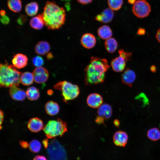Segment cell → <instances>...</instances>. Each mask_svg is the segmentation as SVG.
Wrapping results in <instances>:
<instances>
[{"mask_svg": "<svg viewBox=\"0 0 160 160\" xmlns=\"http://www.w3.org/2000/svg\"><path fill=\"white\" fill-rule=\"evenodd\" d=\"M54 88L61 91L65 102L75 99L78 97L80 92L77 85L66 81H59L54 86Z\"/></svg>", "mask_w": 160, "mask_h": 160, "instance_id": "cell-5", "label": "cell"}, {"mask_svg": "<svg viewBox=\"0 0 160 160\" xmlns=\"http://www.w3.org/2000/svg\"><path fill=\"white\" fill-rule=\"evenodd\" d=\"M150 70L151 72L154 73L156 72V68L155 65H153L151 66Z\"/></svg>", "mask_w": 160, "mask_h": 160, "instance_id": "cell-43", "label": "cell"}, {"mask_svg": "<svg viewBox=\"0 0 160 160\" xmlns=\"http://www.w3.org/2000/svg\"><path fill=\"white\" fill-rule=\"evenodd\" d=\"M50 50L49 43L45 41L38 42L36 45L35 50L36 54L40 55H44L47 53Z\"/></svg>", "mask_w": 160, "mask_h": 160, "instance_id": "cell-19", "label": "cell"}, {"mask_svg": "<svg viewBox=\"0 0 160 160\" xmlns=\"http://www.w3.org/2000/svg\"><path fill=\"white\" fill-rule=\"evenodd\" d=\"M156 37L157 41L160 43V28L157 31Z\"/></svg>", "mask_w": 160, "mask_h": 160, "instance_id": "cell-41", "label": "cell"}, {"mask_svg": "<svg viewBox=\"0 0 160 160\" xmlns=\"http://www.w3.org/2000/svg\"><path fill=\"white\" fill-rule=\"evenodd\" d=\"M105 119L99 116L97 117L95 119L96 123L99 124H104Z\"/></svg>", "mask_w": 160, "mask_h": 160, "instance_id": "cell-35", "label": "cell"}, {"mask_svg": "<svg viewBox=\"0 0 160 160\" xmlns=\"http://www.w3.org/2000/svg\"><path fill=\"white\" fill-rule=\"evenodd\" d=\"M20 144L21 147L24 148H26L29 147V144L26 141H21L20 142Z\"/></svg>", "mask_w": 160, "mask_h": 160, "instance_id": "cell-36", "label": "cell"}, {"mask_svg": "<svg viewBox=\"0 0 160 160\" xmlns=\"http://www.w3.org/2000/svg\"></svg>", "mask_w": 160, "mask_h": 160, "instance_id": "cell-47", "label": "cell"}, {"mask_svg": "<svg viewBox=\"0 0 160 160\" xmlns=\"http://www.w3.org/2000/svg\"><path fill=\"white\" fill-rule=\"evenodd\" d=\"M112 31L109 26L107 25H103L100 27L97 30V33L100 38L106 40L112 36Z\"/></svg>", "mask_w": 160, "mask_h": 160, "instance_id": "cell-21", "label": "cell"}, {"mask_svg": "<svg viewBox=\"0 0 160 160\" xmlns=\"http://www.w3.org/2000/svg\"><path fill=\"white\" fill-rule=\"evenodd\" d=\"M30 24L34 29L37 30L42 29L44 25L42 14L32 18L30 20Z\"/></svg>", "mask_w": 160, "mask_h": 160, "instance_id": "cell-22", "label": "cell"}, {"mask_svg": "<svg viewBox=\"0 0 160 160\" xmlns=\"http://www.w3.org/2000/svg\"><path fill=\"white\" fill-rule=\"evenodd\" d=\"M47 148L49 160H67L65 149L55 138L49 143Z\"/></svg>", "mask_w": 160, "mask_h": 160, "instance_id": "cell-6", "label": "cell"}, {"mask_svg": "<svg viewBox=\"0 0 160 160\" xmlns=\"http://www.w3.org/2000/svg\"><path fill=\"white\" fill-rule=\"evenodd\" d=\"M26 93L27 98L31 101L37 100L40 96L39 89L33 86L28 87L26 90Z\"/></svg>", "mask_w": 160, "mask_h": 160, "instance_id": "cell-24", "label": "cell"}, {"mask_svg": "<svg viewBox=\"0 0 160 160\" xmlns=\"http://www.w3.org/2000/svg\"><path fill=\"white\" fill-rule=\"evenodd\" d=\"M128 138L127 133L122 131H117L113 136V142L117 146L124 147L127 143Z\"/></svg>", "mask_w": 160, "mask_h": 160, "instance_id": "cell-9", "label": "cell"}, {"mask_svg": "<svg viewBox=\"0 0 160 160\" xmlns=\"http://www.w3.org/2000/svg\"><path fill=\"white\" fill-rule=\"evenodd\" d=\"M43 130L47 138L51 139L57 136H62L67 130L65 122L60 119L51 120L44 126Z\"/></svg>", "mask_w": 160, "mask_h": 160, "instance_id": "cell-4", "label": "cell"}, {"mask_svg": "<svg viewBox=\"0 0 160 160\" xmlns=\"http://www.w3.org/2000/svg\"><path fill=\"white\" fill-rule=\"evenodd\" d=\"M33 160H47V159L43 156L37 155L34 158Z\"/></svg>", "mask_w": 160, "mask_h": 160, "instance_id": "cell-37", "label": "cell"}, {"mask_svg": "<svg viewBox=\"0 0 160 160\" xmlns=\"http://www.w3.org/2000/svg\"><path fill=\"white\" fill-rule=\"evenodd\" d=\"M1 21L3 24H7L9 21V18L6 15L1 16Z\"/></svg>", "mask_w": 160, "mask_h": 160, "instance_id": "cell-33", "label": "cell"}, {"mask_svg": "<svg viewBox=\"0 0 160 160\" xmlns=\"http://www.w3.org/2000/svg\"><path fill=\"white\" fill-rule=\"evenodd\" d=\"M42 143L45 148H47L49 143H48V138H47L43 140L42 141Z\"/></svg>", "mask_w": 160, "mask_h": 160, "instance_id": "cell-40", "label": "cell"}, {"mask_svg": "<svg viewBox=\"0 0 160 160\" xmlns=\"http://www.w3.org/2000/svg\"><path fill=\"white\" fill-rule=\"evenodd\" d=\"M22 73L13 65H9L6 62L0 65V83L1 87H10L18 86L20 82Z\"/></svg>", "mask_w": 160, "mask_h": 160, "instance_id": "cell-3", "label": "cell"}, {"mask_svg": "<svg viewBox=\"0 0 160 160\" xmlns=\"http://www.w3.org/2000/svg\"><path fill=\"white\" fill-rule=\"evenodd\" d=\"M103 101V99L101 95L96 93L90 94L87 99L88 105L93 108H99L102 105Z\"/></svg>", "mask_w": 160, "mask_h": 160, "instance_id": "cell-10", "label": "cell"}, {"mask_svg": "<svg viewBox=\"0 0 160 160\" xmlns=\"http://www.w3.org/2000/svg\"><path fill=\"white\" fill-rule=\"evenodd\" d=\"M39 7L36 2H31L27 4L25 8L27 14L29 16H33L36 15L38 12Z\"/></svg>", "mask_w": 160, "mask_h": 160, "instance_id": "cell-26", "label": "cell"}, {"mask_svg": "<svg viewBox=\"0 0 160 160\" xmlns=\"http://www.w3.org/2000/svg\"><path fill=\"white\" fill-rule=\"evenodd\" d=\"M132 10L135 16L143 18L149 15L151 11V7L146 0H137L133 4Z\"/></svg>", "mask_w": 160, "mask_h": 160, "instance_id": "cell-7", "label": "cell"}, {"mask_svg": "<svg viewBox=\"0 0 160 160\" xmlns=\"http://www.w3.org/2000/svg\"><path fill=\"white\" fill-rule=\"evenodd\" d=\"M44 25L47 28L55 30L61 28L65 20L64 9L53 1H47L42 14Z\"/></svg>", "mask_w": 160, "mask_h": 160, "instance_id": "cell-2", "label": "cell"}, {"mask_svg": "<svg viewBox=\"0 0 160 160\" xmlns=\"http://www.w3.org/2000/svg\"><path fill=\"white\" fill-rule=\"evenodd\" d=\"M108 3L110 8L113 10L117 11L121 7L123 0H108Z\"/></svg>", "mask_w": 160, "mask_h": 160, "instance_id": "cell-30", "label": "cell"}, {"mask_svg": "<svg viewBox=\"0 0 160 160\" xmlns=\"http://www.w3.org/2000/svg\"><path fill=\"white\" fill-rule=\"evenodd\" d=\"M52 55L51 53H48L47 55V57L48 59L52 58Z\"/></svg>", "mask_w": 160, "mask_h": 160, "instance_id": "cell-45", "label": "cell"}, {"mask_svg": "<svg viewBox=\"0 0 160 160\" xmlns=\"http://www.w3.org/2000/svg\"><path fill=\"white\" fill-rule=\"evenodd\" d=\"M126 62L123 58L119 56L112 60L111 65L115 71L121 72L124 70L126 67Z\"/></svg>", "mask_w": 160, "mask_h": 160, "instance_id": "cell-17", "label": "cell"}, {"mask_svg": "<svg viewBox=\"0 0 160 160\" xmlns=\"http://www.w3.org/2000/svg\"><path fill=\"white\" fill-rule=\"evenodd\" d=\"M1 16L4 15L6 14V12L3 10H1L0 12Z\"/></svg>", "mask_w": 160, "mask_h": 160, "instance_id": "cell-46", "label": "cell"}, {"mask_svg": "<svg viewBox=\"0 0 160 160\" xmlns=\"http://www.w3.org/2000/svg\"><path fill=\"white\" fill-rule=\"evenodd\" d=\"M7 6L10 10L16 12L20 11L22 7L20 0H8Z\"/></svg>", "mask_w": 160, "mask_h": 160, "instance_id": "cell-27", "label": "cell"}, {"mask_svg": "<svg viewBox=\"0 0 160 160\" xmlns=\"http://www.w3.org/2000/svg\"><path fill=\"white\" fill-rule=\"evenodd\" d=\"M109 68L106 59L92 57L89 63L84 70L85 84H93L103 83L105 72Z\"/></svg>", "mask_w": 160, "mask_h": 160, "instance_id": "cell-1", "label": "cell"}, {"mask_svg": "<svg viewBox=\"0 0 160 160\" xmlns=\"http://www.w3.org/2000/svg\"><path fill=\"white\" fill-rule=\"evenodd\" d=\"M77 1L79 3L85 4H87L91 2L92 0H77Z\"/></svg>", "mask_w": 160, "mask_h": 160, "instance_id": "cell-38", "label": "cell"}, {"mask_svg": "<svg viewBox=\"0 0 160 160\" xmlns=\"http://www.w3.org/2000/svg\"><path fill=\"white\" fill-rule=\"evenodd\" d=\"M32 62L33 65L37 67H41L44 64L43 58L39 56L34 57L32 59Z\"/></svg>", "mask_w": 160, "mask_h": 160, "instance_id": "cell-32", "label": "cell"}, {"mask_svg": "<svg viewBox=\"0 0 160 160\" xmlns=\"http://www.w3.org/2000/svg\"><path fill=\"white\" fill-rule=\"evenodd\" d=\"M146 32L145 28H139L137 30V34L139 36L144 35Z\"/></svg>", "mask_w": 160, "mask_h": 160, "instance_id": "cell-34", "label": "cell"}, {"mask_svg": "<svg viewBox=\"0 0 160 160\" xmlns=\"http://www.w3.org/2000/svg\"><path fill=\"white\" fill-rule=\"evenodd\" d=\"M96 39L92 34L86 33L83 34L81 39V43L84 48L90 49L93 47L96 43Z\"/></svg>", "mask_w": 160, "mask_h": 160, "instance_id": "cell-14", "label": "cell"}, {"mask_svg": "<svg viewBox=\"0 0 160 160\" xmlns=\"http://www.w3.org/2000/svg\"><path fill=\"white\" fill-rule=\"evenodd\" d=\"M136 79V75L132 70L127 68L122 74L121 80L124 84L131 87Z\"/></svg>", "mask_w": 160, "mask_h": 160, "instance_id": "cell-11", "label": "cell"}, {"mask_svg": "<svg viewBox=\"0 0 160 160\" xmlns=\"http://www.w3.org/2000/svg\"><path fill=\"white\" fill-rule=\"evenodd\" d=\"M147 136L151 140L156 141L160 139V131L157 128H151L147 132Z\"/></svg>", "mask_w": 160, "mask_h": 160, "instance_id": "cell-28", "label": "cell"}, {"mask_svg": "<svg viewBox=\"0 0 160 160\" xmlns=\"http://www.w3.org/2000/svg\"><path fill=\"white\" fill-rule=\"evenodd\" d=\"M114 125L116 127H118L120 124V122L119 120L115 119L113 122Z\"/></svg>", "mask_w": 160, "mask_h": 160, "instance_id": "cell-42", "label": "cell"}, {"mask_svg": "<svg viewBox=\"0 0 160 160\" xmlns=\"http://www.w3.org/2000/svg\"><path fill=\"white\" fill-rule=\"evenodd\" d=\"M104 45L107 51L110 53L114 52L118 47V42L114 38H110L105 41Z\"/></svg>", "mask_w": 160, "mask_h": 160, "instance_id": "cell-23", "label": "cell"}, {"mask_svg": "<svg viewBox=\"0 0 160 160\" xmlns=\"http://www.w3.org/2000/svg\"><path fill=\"white\" fill-rule=\"evenodd\" d=\"M27 127L31 132H37L43 129L44 126L43 122L41 119L37 117H34L29 120Z\"/></svg>", "mask_w": 160, "mask_h": 160, "instance_id": "cell-15", "label": "cell"}, {"mask_svg": "<svg viewBox=\"0 0 160 160\" xmlns=\"http://www.w3.org/2000/svg\"><path fill=\"white\" fill-rule=\"evenodd\" d=\"M9 94L13 99L17 101H23L26 97V93L24 90L16 86L10 87Z\"/></svg>", "mask_w": 160, "mask_h": 160, "instance_id": "cell-12", "label": "cell"}, {"mask_svg": "<svg viewBox=\"0 0 160 160\" xmlns=\"http://www.w3.org/2000/svg\"><path fill=\"white\" fill-rule=\"evenodd\" d=\"M41 145L40 142L37 140H32L29 144V148L30 151L34 153L39 152L41 149Z\"/></svg>", "mask_w": 160, "mask_h": 160, "instance_id": "cell-29", "label": "cell"}, {"mask_svg": "<svg viewBox=\"0 0 160 160\" xmlns=\"http://www.w3.org/2000/svg\"><path fill=\"white\" fill-rule=\"evenodd\" d=\"M128 2L131 4H134L136 2V0H128Z\"/></svg>", "mask_w": 160, "mask_h": 160, "instance_id": "cell-44", "label": "cell"}, {"mask_svg": "<svg viewBox=\"0 0 160 160\" xmlns=\"http://www.w3.org/2000/svg\"><path fill=\"white\" fill-rule=\"evenodd\" d=\"M28 61V58L25 55L21 53H18L14 56L12 63L16 68L20 69L27 65Z\"/></svg>", "mask_w": 160, "mask_h": 160, "instance_id": "cell-16", "label": "cell"}, {"mask_svg": "<svg viewBox=\"0 0 160 160\" xmlns=\"http://www.w3.org/2000/svg\"><path fill=\"white\" fill-rule=\"evenodd\" d=\"M114 15L113 10L110 8L104 9L100 14L97 15L95 19L98 21L105 23L110 22Z\"/></svg>", "mask_w": 160, "mask_h": 160, "instance_id": "cell-13", "label": "cell"}, {"mask_svg": "<svg viewBox=\"0 0 160 160\" xmlns=\"http://www.w3.org/2000/svg\"><path fill=\"white\" fill-rule=\"evenodd\" d=\"M45 108L47 113L51 116L57 114L60 110L58 104L52 101L47 102L45 105Z\"/></svg>", "mask_w": 160, "mask_h": 160, "instance_id": "cell-20", "label": "cell"}, {"mask_svg": "<svg viewBox=\"0 0 160 160\" xmlns=\"http://www.w3.org/2000/svg\"><path fill=\"white\" fill-rule=\"evenodd\" d=\"M34 81L38 84H43L47 80L49 73L47 70L42 67H37L34 70L33 73Z\"/></svg>", "mask_w": 160, "mask_h": 160, "instance_id": "cell-8", "label": "cell"}, {"mask_svg": "<svg viewBox=\"0 0 160 160\" xmlns=\"http://www.w3.org/2000/svg\"><path fill=\"white\" fill-rule=\"evenodd\" d=\"M4 117V114L3 111L1 110H0V129H1V124L3 123Z\"/></svg>", "mask_w": 160, "mask_h": 160, "instance_id": "cell-39", "label": "cell"}, {"mask_svg": "<svg viewBox=\"0 0 160 160\" xmlns=\"http://www.w3.org/2000/svg\"><path fill=\"white\" fill-rule=\"evenodd\" d=\"M34 81L33 73L29 72H25L21 74L20 78L21 83L25 86H29L33 83Z\"/></svg>", "mask_w": 160, "mask_h": 160, "instance_id": "cell-25", "label": "cell"}, {"mask_svg": "<svg viewBox=\"0 0 160 160\" xmlns=\"http://www.w3.org/2000/svg\"><path fill=\"white\" fill-rule=\"evenodd\" d=\"M112 109L109 104L105 103L102 105L98 108L97 113L98 116L105 119L110 118L112 116Z\"/></svg>", "mask_w": 160, "mask_h": 160, "instance_id": "cell-18", "label": "cell"}, {"mask_svg": "<svg viewBox=\"0 0 160 160\" xmlns=\"http://www.w3.org/2000/svg\"><path fill=\"white\" fill-rule=\"evenodd\" d=\"M119 56L123 58L127 62L130 61L132 54L131 52H128L124 51L122 49H120L118 51Z\"/></svg>", "mask_w": 160, "mask_h": 160, "instance_id": "cell-31", "label": "cell"}]
</instances>
